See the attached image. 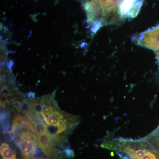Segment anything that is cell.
Instances as JSON below:
<instances>
[{"mask_svg":"<svg viewBox=\"0 0 159 159\" xmlns=\"http://www.w3.org/2000/svg\"><path fill=\"white\" fill-rule=\"evenodd\" d=\"M101 147L116 151L121 159H159V152L145 139L107 138Z\"/></svg>","mask_w":159,"mask_h":159,"instance_id":"obj_1","label":"cell"},{"mask_svg":"<svg viewBox=\"0 0 159 159\" xmlns=\"http://www.w3.org/2000/svg\"><path fill=\"white\" fill-rule=\"evenodd\" d=\"M122 0H89L84 4L88 21L93 25L92 30L96 32L102 26L117 25L122 22L119 14Z\"/></svg>","mask_w":159,"mask_h":159,"instance_id":"obj_2","label":"cell"},{"mask_svg":"<svg viewBox=\"0 0 159 159\" xmlns=\"http://www.w3.org/2000/svg\"><path fill=\"white\" fill-rule=\"evenodd\" d=\"M134 41L144 48L157 52L159 51V25L140 33L133 39Z\"/></svg>","mask_w":159,"mask_h":159,"instance_id":"obj_3","label":"cell"},{"mask_svg":"<svg viewBox=\"0 0 159 159\" xmlns=\"http://www.w3.org/2000/svg\"><path fill=\"white\" fill-rule=\"evenodd\" d=\"M144 0H122L119 7V14L122 21L136 17Z\"/></svg>","mask_w":159,"mask_h":159,"instance_id":"obj_4","label":"cell"},{"mask_svg":"<svg viewBox=\"0 0 159 159\" xmlns=\"http://www.w3.org/2000/svg\"><path fill=\"white\" fill-rule=\"evenodd\" d=\"M46 123L49 125L58 127L57 134L61 133L66 130L67 127L66 120L64 119V116L58 110L53 109L47 112H40Z\"/></svg>","mask_w":159,"mask_h":159,"instance_id":"obj_5","label":"cell"},{"mask_svg":"<svg viewBox=\"0 0 159 159\" xmlns=\"http://www.w3.org/2000/svg\"><path fill=\"white\" fill-rule=\"evenodd\" d=\"M13 127L29 129L35 132V129L30 120L25 117L20 116L16 117L13 120Z\"/></svg>","mask_w":159,"mask_h":159,"instance_id":"obj_6","label":"cell"},{"mask_svg":"<svg viewBox=\"0 0 159 159\" xmlns=\"http://www.w3.org/2000/svg\"><path fill=\"white\" fill-rule=\"evenodd\" d=\"M144 139L149 142L154 148L159 152V126Z\"/></svg>","mask_w":159,"mask_h":159,"instance_id":"obj_7","label":"cell"},{"mask_svg":"<svg viewBox=\"0 0 159 159\" xmlns=\"http://www.w3.org/2000/svg\"><path fill=\"white\" fill-rule=\"evenodd\" d=\"M31 120L34 122L35 131L37 135L42 134L46 133L49 132L48 127L46 126L45 124L43 122H41L38 119L37 120L35 118H33Z\"/></svg>","mask_w":159,"mask_h":159,"instance_id":"obj_8","label":"cell"},{"mask_svg":"<svg viewBox=\"0 0 159 159\" xmlns=\"http://www.w3.org/2000/svg\"><path fill=\"white\" fill-rule=\"evenodd\" d=\"M1 154L3 159H12L16 157L14 152L10 148L1 151Z\"/></svg>","mask_w":159,"mask_h":159,"instance_id":"obj_9","label":"cell"},{"mask_svg":"<svg viewBox=\"0 0 159 159\" xmlns=\"http://www.w3.org/2000/svg\"><path fill=\"white\" fill-rule=\"evenodd\" d=\"M9 148V145L8 143L4 142L1 145V151L6 150L7 148Z\"/></svg>","mask_w":159,"mask_h":159,"instance_id":"obj_10","label":"cell"},{"mask_svg":"<svg viewBox=\"0 0 159 159\" xmlns=\"http://www.w3.org/2000/svg\"><path fill=\"white\" fill-rule=\"evenodd\" d=\"M66 152L67 155L68 156L70 157H73L74 156V152L73 151L70 150V149H68L66 151Z\"/></svg>","mask_w":159,"mask_h":159,"instance_id":"obj_11","label":"cell"},{"mask_svg":"<svg viewBox=\"0 0 159 159\" xmlns=\"http://www.w3.org/2000/svg\"><path fill=\"white\" fill-rule=\"evenodd\" d=\"M156 53L157 58L158 61V64L159 66V51H157V52H156Z\"/></svg>","mask_w":159,"mask_h":159,"instance_id":"obj_12","label":"cell"},{"mask_svg":"<svg viewBox=\"0 0 159 159\" xmlns=\"http://www.w3.org/2000/svg\"><path fill=\"white\" fill-rule=\"evenodd\" d=\"M17 159L16 158V157H15L14 158H13V159Z\"/></svg>","mask_w":159,"mask_h":159,"instance_id":"obj_13","label":"cell"}]
</instances>
